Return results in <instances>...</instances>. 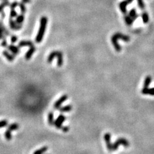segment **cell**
Wrapping results in <instances>:
<instances>
[{
	"mask_svg": "<svg viewBox=\"0 0 154 154\" xmlns=\"http://www.w3.org/2000/svg\"><path fill=\"white\" fill-rule=\"evenodd\" d=\"M48 18L46 16H43L40 19V26L39 31L35 37V42L37 43H41L44 37L45 30L47 27Z\"/></svg>",
	"mask_w": 154,
	"mask_h": 154,
	"instance_id": "1",
	"label": "cell"
},
{
	"mask_svg": "<svg viewBox=\"0 0 154 154\" xmlns=\"http://www.w3.org/2000/svg\"><path fill=\"white\" fill-rule=\"evenodd\" d=\"M120 145H123L125 147H128L130 146V143L124 137H120V138L116 140V141L112 144V152L117 150Z\"/></svg>",
	"mask_w": 154,
	"mask_h": 154,
	"instance_id": "2",
	"label": "cell"
},
{
	"mask_svg": "<svg viewBox=\"0 0 154 154\" xmlns=\"http://www.w3.org/2000/svg\"><path fill=\"white\" fill-rule=\"evenodd\" d=\"M66 118L65 116L62 114H60L58 116V118H57V120L54 121V125L55 126V127L58 129H60L62 127V124L66 120Z\"/></svg>",
	"mask_w": 154,
	"mask_h": 154,
	"instance_id": "3",
	"label": "cell"
},
{
	"mask_svg": "<svg viewBox=\"0 0 154 154\" xmlns=\"http://www.w3.org/2000/svg\"><path fill=\"white\" fill-rule=\"evenodd\" d=\"M68 98V95H66V94H64V95L62 96L58 100H57L55 102V103L53 105V108H55V109H58V108L60 107V106L62 105V104L65 101L67 100Z\"/></svg>",
	"mask_w": 154,
	"mask_h": 154,
	"instance_id": "4",
	"label": "cell"
},
{
	"mask_svg": "<svg viewBox=\"0 0 154 154\" xmlns=\"http://www.w3.org/2000/svg\"><path fill=\"white\" fill-rule=\"evenodd\" d=\"M110 139H111V135H110V133H105V135H104V139H105V141L106 143V146H107V148L109 152H112V144L111 143L110 141Z\"/></svg>",
	"mask_w": 154,
	"mask_h": 154,
	"instance_id": "5",
	"label": "cell"
},
{
	"mask_svg": "<svg viewBox=\"0 0 154 154\" xmlns=\"http://www.w3.org/2000/svg\"><path fill=\"white\" fill-rule=\"evenodd\" d=\"M118 39L114 35H112V36L111 37V43L113 45L114 48L116 50V51L118 52H120L121 50V47L120 45V44L118 43Z\"/></svg>",
	"mask_w": 154,
	"mask_h": 154,
	"instance_id": "6",
	"label": "cell"
},
{
	"mask_svg": "<svg viewBox=\"0 0 154 154\" xmlns=\"http://www.w3.org/2000/svg\"><path fill=\"white\" fill-rule=\"evenodd\" d=\"M9 26L12 30H19L22 28V24H18L16 22V21H14L12 18L9 20Z\"/></svg>",
	"mask_w": 154,
	"mask_h": 154,
	"instance_id": "7",
	"label": "cell"
},
{
	"mask_svg": "<svg viewBox=\"0 0 154 154\" xmlns=\"http://www.w3.org/2000/svg\"><path fill=\"white\" fill-rule=\"evenodd\" d=\"M116 36V37L118 39V40L119 39H121L123 40L124 42H126V43H128L130 40V37L128 36V35H126L123 34V33H120V32H117V33H114V34Z\"/></svg>",
	"mask_w": 154,
	"mask_h": 154,
	"instance_id": "8",
	"label": "cell"
},
{
	"mask_svg": "<svg viewBox=\"0 0 154 154\" xmlns=\"http://www.w3.org/2000/svg\"><path fill=\"white\" fill-rule=\"evenodd\" d=\"M34 46V44L32 41H20L18 44V47L23 48L26 47V46H28V47H31V46Z\"/></svg>",
	"mask_w": 154,
	"mask_h": 154,
	"instance_id": "9",
	"label": "cell"
},
{
	"mask_svg": "<svg viewBox=\"0 0 154 154\" xmlns=\"http://www.w3.org/2000/svg\"><path fill=\"white\" fill-rule=\"evenodd\" d=\"M36 50V48L34 46H31L30 48V49L28 50V51L26 52V53L25 54V59L27 60H30V58H31L33 54L34 53V52Z\"/></svg>",
	"mask_w": 154,
	"mask_h": 154,
	"instance_id": "10",
	"label": "cell"
},
{
	"mask_svg": "<svg viewBox=\"0 0 154 154\" xmlns=\"http://www.w3.org/2000/svg\"><path fill=\"white\" fill-rule=\"evenodd\" d=\"M128 5V3L127 1H123L119 4V7L121 10V12L123 13V14H126L127 12V6Z\"/></svg>",
	"mask_w": 154,
	"mask_h": 154,
	"instance_id": "11",
	"label": "cell"
},
{
	"mask_svg": "<svg viewBox=\"0 0 154 154\" xmlns=\"http://www.w3.org/2000/svg\"><path fill=\"white\" fill-rule=\"evenodd\" d=\"M8 50L12 52V53L14 55H17L19 53V48L18 46H16L13 44H10L9 46H7Z\"/></svg>",
	"mask_w": 154,
	"mask_h": 154,
	"instance_id": "12",
	"label": "cell"
},
{
	"mask_svg": "<svg viewBox=\"0 0 154 154\" xmlns=\"http://www.w3.org/2000/svg\"><path fill=\"white\" fill-rule=\"evenodd\" d=\"M57 66L58 67H61L63 65V53L60 51H58L57 57Z\"/></svg>",
	"mask_w": 154,
	"mask_h": 154,
	"instance_id": "13",
	"label": "cell"
},
{
	"mask_svg": "<svg viewBox=\"0 0 154 154\" xmlns=\"http://www.w3.org/2000/svg\"><path fill=\"white\" fill-rule=\"evenodd\" d=\"M3 55L5 57V58L7 59L9 62H12L13 60H14L15 55H12V54H10L8 51H7L6 50H4L3 51Z\"/></svg>",
	"mask_w": 154,
	"mask_h": 154,
	"instance_id": "14",
	"label": "cell"
},
{
	"mask_svg": "<svg viewBox=\"0 0 154 154\" xmlns=\"http://www.w3.org/2000/svg\"><path fill=\"white\" fill-rule=\"evenodd\" d=\"M57 53H58V51H53L51 53H50V54L49 55V56L47 58V62L49 64H51L53 61V60L54 59L55 57H57Z\"/></svg>",
	"mask_w": 154,
	"mask_h": 154,
	"instance_id": "15",
	"label": "cell"
},
{
	"mask_svg": "<svg viewBox=\"0 0 154 154\" xmlns=\"http://www.w3.org/2000/svg\"><path fill=\"white\" fill-rule=\"evenodd\" d=\"M128 16L130 17H132V19L134 21H135V20L137 19V17H139V15L137 14V12H136V9L135 8H132V9L130 10L128 14Z\"/></svg>",
	"mask_w": 154,
	"mask_h": 154,
	"instance_id": "16",
	"label": "cell"
},
{
	"mask_svg": "<svg viewBox=\"0 0 154 154\" xmlns=\"http://www.w3.org/2000/svg\"><path fill=\"white\" fill-rule=\"evenodd\" d=\"M142 94H149L151 96H154V88H143L141 91Z\"/></svg>",
	"mask_w": 154,
	"mask_h": 154,
	"instance_id": "17",
	"label": "cell"
},
{
	"mask_svg": "<svg viewBox=\"0 0 154 154\" xmlns=\"http://www.w3.org/2000/svg\"><path fill=\"white\" fill-rule=\"evenodd\" d=\"M141 16L143 23L147 24L148 22H149L150 17L148 14V13L146 12H143L141 14Z\"/></svg>",
	"mask_w": 154,
	"mask_h": 154,
	"instance_id": "18",
	"label": "cell"
},
{
	"mask_svg": "<svg viewBox=\"0 0 154 154\" xmlns=\"http://www.w3.org/2000/svg\"><path fill=\"white\" fill-rule=\"evenodd\" d=\"M152 82V77L151 76H147L144 81V84H143V88H148L150 83Z\"/></svg>",
	"mask_w": 154,
	"mask_h": 154,
	"instance_id": "19",
	"label": "cell"
},
{
	"mask_svg": "<svg viewBox=\"0 0 154 154\" xmlns=\"http://www.w3.org/2000/svg\"><path fill=\"white\" fill-rule=\"evenodd\" d=\"M124 19H125V22L126 25L128 26H131L133 24V23L134 22L133 19H132V17H130L128 15H125L124 16Z\"/></svg>",
	"mask_w": 154,
	"mask_h": 154,
	"instance_id": "20",
	"label": "cell"
},
{
	"mask_svg": "<svg viewBox=\"0 0 154 154\" xmlns=\"http://www.w3.org/2000/svg\"><path fill=\"white\" fill-rule=\"evenodd\" d=\"M71 109H72V107L70 105H68L64 106V107H60V108H58V110H60L62 112H67L71 111Z\"/></svg>",
	"mask_w": 154,
	"mask_h": 154,
	"instance_id": "21",
	"label": "cell"
},
{
	"mask_svg": "<svg viewBox=\"0 0 154 154\" xmlns=\"http://www.w3.org/2000/svg\"><path fill=\"white\" fill-rule=\"evenodd\" d=\"M48 123L50 125H54V115L52 112H50L48 113Z\"/></svg>",
	"mask_w": 154,
	"mask_h": 154,
	"instance_id": "22",
	"label": "cell"
},
{
	"mask_svg": "<svg viewBox=\"0 0 154 154\" xmlns=\"http://www.w3.org/2000/svg\"><path fill=\"white\" fill-rule=\"evenodd\" d=\"M48 149V148L47 146H43V147H42L40 149L35 151L33 154H44V153L47 152Z\"/></svg>",
	"mask_w": 154,
	"mask_h": 154,
	"instance_id": "23",
	"label": "cell"
},
{
	"mask_svg": "<svg viewBox=\"0 0 154 154\" xmlns=\"http://www.w3.org/2000/svg\"><path fill=\"white\" fill-rule=\"evenodd\" d=\"M19 127V125L17 124V123H12V124L8 126V129L9 130H10L12 132V131L17 130H18Z\"/></svg>",
	"mask_w": 154,
	"mask_h": 154,
	"instance_id": "24",
	"label": "cell"
},
{
	"mask_svg": "<svg viewBox=\"0 0 154 154\" xmlns=\"http://www.w3.org/2000/svg\"><path fill=\"white\" fill-rule=\"evenodd\" d=\"M24 19H25V16L24 14H20L19 16H17L16 19V22L18 24H22L24 21Z\"/></svg>",
	"mask_w": 154,
	"mask_h": 154,
	"instance_id": "25",
	"label": "cell"
},
{
	"mask_svg": "<svg viewBox=\"0 0 154 154\" xmlns=\"http://www.w3.org/2000/svg\"><path fill=\"white\" fill-rule=\"evenodd\" d=\"M0 27H1V28L2 31H3L4 35H5V36H8L10 34L9 31H8V30L5 28L4 25H3L1 22H0Z\"/></svg>",
	"mask_w": 154,
	"mask_h": 154,
	"instance_id": "26",
	"label": "cell"
},
{
	"mask_svg": "<svg viewBox=\"0 0 154 154\" xmlns=\"http://www.w3.org/2000/svg\"><path fill=\"white\" fill-rule=\"evenodd\" d=\"M4 135H5V138L8 140V141H10L12 139V132L10 130H9L8 129H7L5 131Z\"/></svg>",
	"mask_w": 154,
	"mask_h": 154,
	"instance_id": "27",
	"label": "cell"
},
{
	"mask_svg": "<svg viewBox=\"0 0 154 154\" xmlns=\"http://www.w3.org/2000/svg\"><path fill=\"white\" fill-rule=\"evenodd\" d=\"M25 4H24L23 3H19V8H20L21 10V12L22 14H25L26 12V7Z\"/></svg>",
	"mask_w": 154,
	"mask_h": 154,
	"instance_id": "28",
	"label": "cell"
},
{
	"mask_svg": "<svg viewBox=\"0 0 154 154\" xmlns=\"http://www.w3.org/2000/svg\"><path fill=\"white\" fill-rule=\"evenodd\" d=\"M137 5L139 8L141 10H144L145 8V3L143 0H137Z\"/></svg>",
	"mask_w": 154,
	"mask_h": 154,
	"instance_id": "29",
	"label": "cell"
},
{
	"mask_svg": "<svg viewBox=\"0 0 154 154\" xmlns=\"http://www.w3.org/2000/svg\"><path fill=\"white\" fill-rule=\"evenodd\" d=\"M9 6L10 7V8H11V10L15 9L17 6H19V3L17 1H14L13 3H10Z\"/></svg>",
	"mask_w": 154,
	"mask_h": 154,
	"instance_id": "30",
	"label": "cell"
},
{
	"mask_svg": "<svg viewBox=\"0 0 154 154\" xmlns=\"http://www.w3.org/2000/svg\"><path fill=\"white\" fill-rule=\"evenodd\" d=\"M8 125V121L7 120H1L0 121V128L5 127Z\"/></svg>",
	"mask_w": 154,
	"mask_h": 154,
	"instance_id": "31",
	"label": "cell"
},
{
	"mask_svg": "<svg viewBox=\"0 0 154 154\" xmlns=\"http://www.w3.org/2000/svg\"><path fill=\"white\" fill-rule=\"evenodd\" d=\"M17 16V12L14 9H13V10H11V11H10V18H14V17H16Z\"/></svg>",
	"mask_w": 154,
	"mask_h": 154,
	"instance_id": "32",
	"label": "cell"
},
{
	"mask_svg": "<svg viewBox=\"0 0 154 154\" xmlns=\"http://www.w3.org/2000/svg\"><path fill=\"white\" fill-rule=\"evenodd\" d=\"M1 45L2 47H7V41H6V39H5V37L4 38V39H3V41L1 42Z\"/></svg>",
	"mask_w": 154,
	"mask_h": 154,
	"instance_id": "33",
	"label": "cell"
},
{
	"mask_svg": "<svg viewBox=\"0 0 154 154\" xmlns=\"http://www.w3.org/2000/svg\"><path fill=\"white\" fill-rule=\"evenodd\" d=\"M10 40H11V43H12V44L16 43L17 41V37L16 36V35H12V36L11 37Z\"/></svg>",
	"mask_w": 154,
	"mask_h": 154,
	"instance_id": "34",
	"label": "cell"
},
{
	"mask_svg": "<svg viewBox=\"0 0 154 154\" xmlns=\"http://www.w3.org/2000/svg\"><path fill=\"white\" fill-rule=\"evenodd\" d=\"M61 129L64 132H67L69 131V127H62L61 128Z\"/></svg>",
	"mask_w": 154,
	"mask_h": 154,
	"instance_id": "35",
	"label": "cell"
},
{
	"mask_svg": "<svg viewBox=\"0 0 154 154\" xmlns=\"http://www.w3.org/2000/svg\"><path fill=\"white\" fill-rule=\"evenodd\" d=\"M5 37V36L4 35V34H3V31H2L1 28V27H0V40L3 39H4Z\"/></svg>",
	"mask_w": 154,
	"mask_h": 154,
	"instance_id": "36",
	"label": "cell"
},
{
	"mask_svg": "<svg viewBox=\"0 0 154 154\" xmlns=\"http://www.w3.org/2000/svg\"><path fill=\"white\" fill-rule=\"evenodd\" d=\"M31 2V0H21V3H24V4H26V3H29Z\"/></svg>",
	"mask_w": 154,
	"mask_h": 154,
	"instance_id": "37",
	"label": "cell"
},
{
	"mask_svg": "<svg viewBox=\"0 0 154 154\" xmlns=\"http://www.w3.org/2000/svg\"><path fill=\"white\" fill-rule=\"evenodd\" d=\"M127 1L128 4H130L131 3H132V2L134 1V0H126Z\"/></svg>",
	"mask_w": 154,
	"mask_h": 154,
	"instance_id": "38",
	"label": "cell"
}]
</instances>
